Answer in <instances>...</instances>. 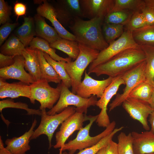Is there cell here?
<instances>
[{"instance_id": "836d02e7", "label": "cell", "mask_w": 154, "mask_h": 154, "mask_svg": "<svg viewBox=\"0 0 154 154\" xmlns=\"http://www.w3.org/2000/svg\"><path fill=\"white\" fill-rule=\"evenodd\" d=\"M124 25L105 23L102 29L104 38L108 44L119 37L124 32Z\"/></svg>"}, {"instance_id": "ac0fdd59", "label": "cell", "mask_w": 154, "mask_h": 154, "mask_svg": "<svg viewBox=\"0 0 154 154\" xmlns=\"http://www.w3.org/2000/svg\"><path fill=\"white\" fill-rule=\"evenodd\" d=\"M133 138L134 154H148L154 153V134L150 131L141 133L131 132Z\"/></svg>"}, {"instance_id": "7dc6e473", "label": "cell", "mask_w": 154, "mask_h": 154, "mask_svg": "<svg viewBox=\"0 0 154 154\" xmlns=\"http://www.w3.org/2000/svg\"><path fill=\"white\" fill-rule=\"evenodd\" d=\"M147 81L150 83L153 87L152 94L149 103L152 108L154 110V81L153 80Z\"/></svg>"}, {"instance_id": "e0dca14e", "label": "cell", "mask_w": 154, "mask_h": 154, "mask_svg": "<svg viewBox=\"0 0 154 154\" xmlns=\"http://www.w3.org/2000/svg\"><path fill=\"white\" fill-rule=\"evenodd\" d=\"M37 123L35 118L28 131L19 137L7 139L5 141L7 145L5 148L12 154H26V152L31 149L29 143Z\"/></svg>"}, {"instance_id": "9c48e42d", "label": "cell", "mask_w": 154, "mask_h": 154, "mask_svg": "<svg viewBox=\"0 0 154 154\" xmlns=\"http://www.w3.org/2000/svg\"><path fill=\"white\" fill-rule=\"evenodd\" d=\"M145 60L122 74L125 87L123 93L117 94L109 105V111L120 106L128 97L132 90L140 83L146 80Z\"/></svg>"}, {"instance_id": "bcb514c9", "label": "cell", "mask_w": 154, "mask_h": 154, "mask_svg": "<svg viewBox=\"0 0 154 154\" xmlns=\"http://www.w3.org/2000/svg\"><path fill=\"white\" fill-rule=\"evenodd\" d=\"M148 121L151 126L150 131L154 134V111L150 115Z\"/></svg>"}, {"instance_id": "d6a6232c", "label": "cell", "mask_w": 154, "mask_h": 154, "mask_svg": "<svg viewBox=\"0 0 154 154\" xmlns=\"http://www.w3.org/2000/svg\"><path fill=\"white\" fill-rule=\"evenodd\" d=\"M117 137V148L119 154H134L133 138L131 132L127 135L121 132Z\"/></svg>"}, {"instance_id": "6da1fadb", "label": "cell", "mask_w": 154, "mask_h": 154, "mask_svg": "<svg viewBox=\"0 0 154 154\" xmlns=\"http://www.w3.org/2000/svg\"><path fill=\"white\" fill-rule=\"evenodd\" d=\"M144 52L140 46L125 50L106 62L90 71L97 76L106 75L114 78L122 75L145 60Z\"/></svg>"}, {"instance_id": "b9f144b4", "label": "cell", "mask_w": 154, "mask_h": 154, "mask_svg": "<svg viewBox=\"0 0 154 154\" xmlns=\"http://www.w3.org/2000/svg\"><path fill=\"white\" fill-rule=\"evenodd\" d=\"M26 9V5L24 4L17 2L15 3L14 11L15 15L17 16V20L19 17L25 15Z\"/></svg>"}, {"instance_id": "60d3db41", "label": "cell", "mask_w": 154, "mask_h": 154, "mask_svg": "<svg viewBox=\"0 0 154 154\" xmlns=\"http://www.w3.org/2000/svg\"><path fill=\"white\" fill-rule=\"evenodd\" d=\"M15 60L14 56L0 53V69L10 66L13 64Z\"/></svg>"}, {"instance_id": "f35d334b", "label": "cell", "mask_w": 154, "mask_h": 154, "mask_svg": "<svg viewBox=\"0 0 154 154\" xmlns=\"http://www.w3.org/2000/svg\"><path fill=\"white\" fill-rule=\"evenodd\" d=\"M18 23H7L0 28V46H1L11 32L18 25Z\"/></svg>"}, {"instance_id": "d6986e66", "label": "cell", "mask_w": 154, "mask_h": 154, "mask_svg": "<svg viewBox=\"0 0 154 154\" xmlns=\"http://www.w3.org/2000/svg\"><path fill=\"white\" fill-rule=\"evenodd\" d=\"M86 12L92 19L96 17L103 18L112 10L114 4L113 0H85L82 1Z\"/></svg>"}, {"instance_id": "cb8c5ba5", "label": "cell", "mask_w": 154, "mask_h": 154, "mask_svg": "<svg viewBox=\"0 0 154 154\" xmlns=\"http://www.w3.org/2000/svg\"><path fill=\"white\" fill-rule=\"evenodd\" d=\"M49 45L52 48L64 52L74 60L76 59L80 53L78 43L76 41L61 38L49 43Z\"/></svg>"}, {"instance_id": "277c9868", "label": "cell", "mask_w": 154, "mask_h": 154, "mask_svg": "<svg viewBox=\"0 0 154 154\" xmlns=\"http://www.w3.org/2000/svg\"><path fill=\"white\" fill-rule=\"evenodd\" d=\"M98 117V115L95 116H91L89 123L79 130L74 139L64 144L62 149H59V154H62L63 151L66 150L68 151L69 153L74 154L77 150L80 151L91 147L110 134L115 129L116 123L113 121L100 133L94 136H90V130L94 122L96 121Z\"/></svg>"}, {"instance_id": "1f68e13d", "label": "cell", "mask_w": 154, "mask_h": 154, "mask_svg": "<svg viewBox=\"0 0 154 154\" xmlns=\"http://www.w3.org/2000/svg\"><path fill=\"white\" fill-rule=\"evenodd\" d=\"M139 46L144 52L145 56L146 80L154 81V46Z\"/></svg>"}, {"instance_id": "ba28073f", "label": "cell", "mask_w": 154, "mask_h": 154, "mask_svg": "<svg viewBox=\"0 0 154 154\" xmlns=\"http://www.w3.org/2000/svg\"><path fill=\"white\" fill-rule=\"evenodd\" d=\"M132 33L125 29L119 37L110 43L107 48L100 51L97 58L90 64L88 71L106 62L125 50L139 46L134 40Z\"/></svg>"}, {"instance_id": "8d00e7d4", "label": "cell", "mask_w": 154, "mask_h": 154, "mask_svg": "<svg viewBox=\"0 0 154 154\" xmlns=\"http://www.w3.org/2000/svg\"><path fill=\"white\" fill-rule=\"evenodd\" d=\"M146 25V21L143 13L141 12L137 11L133 13L128 22L125 25V29L132 32Z\"/></svg>"}, {"instance_id": "8fae6325", "label": "cell", "mask_w": 154, "mask_h": 154, "mask_svg": "<svg viewBox=\"0 0 154 154\" xmlns=\"http://www.w3.org/2000/svg\"><path fill=\"white\" fill-rule=\"evenodd\" d=\"M121 75L114 78L112 82L106 88L102 96L97 102L96 105L101 109L96 121L99 127L106 128L111 123L107 113V106L112 98L116 94L119 86L125 84Z\"/></svg>"}, {"instance_id": "74e56055", "label": "cell", "mask_w": 154, "mask_h": 154, "mask_svg": "<svg viewBox=\"0 0 154 154\" xmlns=\"http://www.w3.org/2000/svg\"><path fill=\"white\" fill-rule=\"evenodd\" d=\"M12 7L4 0H0V25L9 22Z\"/></svg>"}, {"instance_id": "3957f363", "label": "cell", "mask_w": 154, "mask_h": 154, "mask_svg": "<svg viewBox=\"0 0 154 154\" xmlns=\"http://www.w3.org/2000/svg\"><path fill=\"white\" fill-rule=\"evenodd\" d=\"M80 53L74 61H63L64 68L70 78L72 92L76 94L77 88L81 82L82 76L88 66L97 57L100 51L84 44L78 43Z\"/></svg>"}, {"instance_id": "44dd1931", "label": "cell", "mask_w": 154, "mask_h": 154, "mask_svg": "<svg viewBox=\"0 0 154 154\" xmlns=\"http://www.w3.org/2000/svg\"><path fill=\"white\" fill-rule=\"evenodd\" d=\"M22 55L25 58V68L35 81L41 79L40 65L37 49L25 48Z\"/></svg>"}, {"instance_id": "83f0119b", "label": "cell", "mask_w": 154, "mask_h": 154, "mask_svg": "<svg viewBox=\"0 0 154 154\" xmlns=\"http://www.w3.org/2000/svg\"><path fill=\"white\" fill-rule=\"evenodd\" d=\"M153 89L150 83L146 80L136 86L130 93L127 98L140 99L149 103L152 96Z\"/></svg>"}, {"instance_id": "681fc988", "label": "cell", "mask_w": 154, "mask_h": 154, "mask_svg": "<svg viewBox=\"0 0 154 154\" xmlns=\"http://www.w3.org/2000/svg\"><path fill=\"white\" fill-rule=\"evenodd\" d=\"M106 147H105L99 150L96 154H105Z\"/></svg>"}, {"instance_id": "52a82bcc", "label": "cell", "mask_w": 154, "mask_h": 154, "mask_svg": "<svg viewBox=\"0 0 154 154\" xmlns=\"http://www.w3.org/2000/svg\"><path fill=\"white\" fill-rule=\"evenodd\" d=\"M76 112V108L68 106L60 113L53 115H48L46 109L41 110V120L38 127L34 130L30 140L36 139L42 135H46L49 142V149L54 133L58 126Z\"/></svg>"}, {"instance_id": "7c38bea8", "label": "cell", "mask_w": 154, "mask_h": 154, "mask_svg": "<svg viewBox=\"0 0 154 154\" xmlns=\"http://www.w3.org/2000/svg\"><path fill=\"white\" fill-rule=\"evenodd\" d=\"M122 104L123 108L131 118L139 121L146 131L150 130L147 118L154 110L148 102L128 97Z\"/></svg>"}, {"instance_id": "ee69618b", "label": "cell", "mask_w": 154, "mask_h": 154, "mask_svg": "<svg viewBox=\"0 0 154 154\" xmlns=\"http://www.w3.org/2000/svg\"><path fill=\"white\" fill-rule=\"evenodd\" d=\"M66 2L72 9L78 12L80 11L79 1L78 0H68Z\"/></svg>"}, {"instance_id": "4fadbf2b", "label": "cell", "mask_w": 154, "mask_h": 154, "mask_svg": "<svg viewBox=\"0 0 154 154\" xmlns=\"http://www.w3.org/2000/svg\"><path fill=\"white\" fill-rule=\"evenodd\" d=\"M113 78L109 77L103 80H96L89 76L86 70L84 79L78 86L76 94L85 98H89L93 95L100 98Z\"/></svg>"}, {"instance_id": "7402d4cb", "label": "cell", "mask_w": 154, "mask_h": 154, "mask_svg": "<svg viewBox=\"0 0 154 154\" xmlns=\"http://www.w3.org/2000/svg\"><path fill=\"white\" fill-rule=\"evenodd\" d=\"M24 20L23 24L15 30L14 35L26 48L36 36V33L34 18L30 16L26 17Z\"/></svg>"}, {"instance_id": "f1b7e54d", "label": "cell", "mask_w": 154, "mask_h": 154, "mask_svg": "<svg viewBox=\"0 0 154 154\" xmlns=\"http://www.w3.org/2000/svg\"><path fill=\"white\" fill-rule=\"evenodd\" d=\"M124 128L121 126L119 128H115L110 134L102 139L96 144L80 151L75 154H96L97 153L103 148L106 147L114 135L121 130ZM62 154H70L66 151L63 152Z\"/></svg>"}, {"instance_id": "f546056e", "label": "cell", "mask_w": 154, "mask_h": 154, "mask_svg": "<svg viewBox=\"0 0 154 154\" xmlns=\"http://www.w3.org/2000/svg\"><path fill=\"white\" fill-rule=\"evenodd\" d=\"M145 5L144 0H115L114 5L111 12L125 10L141 12Z\"/></svg>"}, {"instance_id": "7bdbcfd3", "label": "cell", "mask_w": 154, "mask_h": 154, "mask_svg": "<svg viewBox=\"0 0 154 154\" xmlns=\"http://www.w3.org/2000/svg\"><path fill=\"white\" fill-rule=\"evenodd\" d=\"M105 154H119L117 143L111 140L106 147Z\"/></svg>"}, {"instance_id": "d4e9b609", "label": "cell", "mask_w": 154, "mask_h": 154, "mask_svg": "<svg viewBox=\"0 0 154 154\" xmlns=\"http://www.w3.org/2000/svg\"><path fill=\"white\" fill-rule=\"evenodd\" d=\"M133 39L139 45L154 46V25H146L132 32Z\"/></svg>"}, {"instance_id": "484cf974", "label": "cell", "mask_w": 154, "mask_h": 154, "mask_svg": "<svg viewBox=\"0 0 154 154\" xmlns=\"http://www.w3.org/2000/svg\"><path fill=\"white\" fill-rule=\"evenodd\" d=\"M29 46V47L31 49L39 50L48 54L56 61H64L68 62L71 61V58L70 57L64 58L57 55L55 52V49L51 47L48 42L38 37H34Z\"/></svg>"}, {"instance_id": "5bb4252c", "label": "cell", "mask_w": 154, "mask_h": 154, "mask_svg": "<svg viewBox=\"0 0 154 154\" xmlns=\"http://www.w3.org/2000/svg\"><path fill=\"white\" fill-rule=\"evenodd\" d=\"M15 62L12 65L0 69V78L5 80H17L29 85L35 81L25 69V58L22 55L14 56Z\"/></svg>"}, {"instance_id": "d590c367", "label": "cell", "mask_w": 154, "mask_h": 154, "mask_svg": "<svg viewBox=\"0 0 154 154\" xmlns=\"http://www.w3.org/2000/svg\"><path fill=\"white\" fill-rule=\"evenodd\" d=\"M7 108H13L24 110L28 115H38L41 116V110L40 109L30 108L26 103L21 102H15L13 100L7 99L0 101V112L2 114V110Z\"/></svg>"}, {"instance_id": "5b68a950", "label": "cell", "mask_w": 154, "mask_h": 154, "mask_svg": "<svg viewBox=\"0 0 154 154\" xmlns=\"http://www.w3.org/2000/svg\"><path fill=\"white\" fill-rule=\"evenodd\" d=\"M60 96L56 105L47 112L49 115L59 113L68 106L76 108V112L86 114L88 109L92 106L96 105L98 101L96 96L85 98L73 93L62 82Z\"/></svg>"}, {"instance_id": "c3c4849f", "label": "cell", "mask_w": 154, "mask_h": 154, "mask_svg": "<svg viewBox=\"0 0 154 154\" xmlns=\"http://www.w3.org/2000/svg\"><path fill=\"white\" fill-rule=\"evenodd\" d=\"M145 5L154 9V0H145Z\"/></svg>"}, {"instance_id": "8992f818", "label": "cell", "mask_w": 154, "mask_h": 154, "mask_svg": "<svg viewBox=\"0 0 154 154\" xmlns=\"http://www.w3.org/2000/svg\"><path fill=\"white\" fill-rule=\"evenodd\" d=\"M62 83L58 84L55 88L52 87L46 80L41 79L30 85L31 102L34 104L35 101L40 104L39 109H51L59 98Z\"/></svg>"}, {"instance_id": "4dcf8cb0", "label": "cell", "mask_w": 154, "mask_h": 154, "mask_svg": "<svg viewBox=\"0 0 154 154\" xmlns=\"http://www.w3.org/2000/svg\"><path fill=\"white\" fill-rule=\"evenodd\" d=\"M43 54L47 61L52 66L59 75L63 84L68 88L71 87V80L64 68L63 61H56L45 52H43Z\"/></svg>"}, {"instance_id": "f6af8a7d", "label": "cell", "mask_w": 154, "mask_h": 154, "mask_svg": "<svg viewBox=\"0 0 154 154\" xmlns=\"http://www.w3.org/2000/svg\"><path fill=\"white\" fill-rule=\"evenodd\" d=\"M0 154H12L4 146V143L0 136Z\"/></svg>"}, {"instance_id": "ffe728a7", "label": "cell", "mask_w": 154, "mask_h": 154, "mask_svg": "<svg viewBox=\"0 0 154 154\" xmlns=\"http://www.w3.org/2000/svg\"><path fill=\"white\" fill-rule=\"evenodd\" d=\"M33 18L36 36L46 40L49 43L61 38L54 28L46 23L44 17L37 14Z\"/></svg>"}, {"instance_id": "30bf717a", "label": "cell", "mask_w": 154, "mask_h": 154, "mask_svg": "<svg viewBox=\"0 0 154 154\" xmlns=\"http://www.w3.org/2000/svg\"><path fill=\"white\" fill-rule=\"evenodd\" d=\"M91 116L76 112L61 124L59 130L56 133L55 149H62L66 140L76 131L83 127V122L89 120Z\"/></svg>"}, {"instance_id": "e575fe53", "label": "cell", "mask_w": 154, "mask_h": 154, "mask_svg": "<svg viewBox=\"0 0 154 154\" xmlns=\"http://www.w3.org/2000/svg\"><path fill=\"white\" fill-rule=\"evenodd\" d=\"M133 12L128 10L112 12L105 17V23L125 25L128 22Z\"/></svg>"}, {"instance_id": "f907efd6", "label": "cell", "mask_w": 154, "mask_h": 154, "mask_svg": "<svg viewBox=\"0 0 154 154\" xmlns=\"http://www.w3.org/2000/svg\"><path fill=\"white\" fill-rule=\"evenodd\" d=\"M154 154V153H150V154Z\"/></svg>"}, {"instance_id": "7a4b0ae2", "label": "cell", "mask_w": 154, "mask_h": 154, "mask_svg": "<svg viewBox=\"0 0 154 154\" xmlns=\"http://www.w3.org/2000/svg\"><path fill=\"white\" fill-rule=\"evenodd\" d=\"M102 19L96 17L88 21L77 20L70 27L76 41L100 51L107 48L109 44L104 38L101 28Z\"/></svg>"}, {"instance_id": "4316f807", "label": "cell", "mask_w": 154, "mask_h": 154, "mask_svg": "<svg viewBox=\"0 0 154 154\" xmlns=\"http://www.w3.org/2000/svg\"><path fill=\"white\" fill-rule=\"evenodd\" d=\"M25 48L19 39L12 34L1 46L0 51L3 54L15 56L22 55Z\"/></svg>"}, {"instance_id": "ab89813d", "label": "cell", "mask_w": 154, "mask_h": 154, "mask_svg": "<svg viewBox=\"0 0 154 154\" xmlns=\"http://www.w3.org/2000/svg\"><path fill=\"white\" fill-rule=\"evenodd\" d=\"M141 12L143 15L146 25H154V9L145 5L141 9Z\"/></svg>"}, {"instance_id": "9a60e30c", "label": "cell", "mask_w": 154, "mask_h": 154, "mask_svg": "<svg viewBox=\"0 0 154 154\" xmlns=\"http://www.w3.org/2000/svg\"><path fill=\"white\" fill-rule=\"evenodd\" d=\"M37 14L49 20L59 36L62 38L76 41L75 36L67 30L58 20L53 7L46 1H44L37 9Z\"/></svg>"}, {"instance_id": "603a6c76", "label": "cell", "mask_w": 154, "mask_h": 154, "mask_svg": "<svg viewBox=\"0 0 154 154\" xmlns=\"http://www.w3.org/2000/svg\"><path fill=\"white\" fill-rule=\"evenodd\" d=\"M37 50L40 65L41 79L46 80L48 83L53 82L58 84L61 83L62 81L59 75L47 61L44 56L43 52Z\"/></svg>"}, {"instance_id": "2e32d148", "label": "cell", "mask_w": 154, "mask_h": 154, "mask_svg": "<svg viewBox=\"0 0 154 154\" xmlns=\"http://www.w3.org/2000/svg\"><path fill=\"white\" fill-rule=\"evenodd\" d=\"M30 85L19 81L9 83L6 80L0 78V98H7L11 99L20 97L30 98Z\"/></svg>"}]
</instances>
